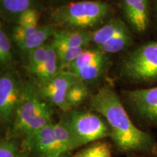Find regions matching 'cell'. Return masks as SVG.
Instances as JSON below:
<instances>
[{
	"label": "cell",
	"instance_id": "cell-1",
	"mask_svg": "<svg viewBox=\"0 0 157 157\" xmlns=\"http://www.w3.org/2000/svg\"><path fill=\"white\" fill-rule=\"evenodd\" d=\"M89 107L105 118L111 138L119 151L129 155L157 156V141L150 133L133 123L117 93L109 86L90 96Z\"/></svg>",
	"mask_w": 157,
	"mask_h": 157
},
{
	"label": "cell",
	"instance_id": "cell-2",
	"mask_svg": "<svg viewBox=\"0 0 157 157\" xmlns=\"http://www.w3.org/2000/svg\"><path fill=\"white\" fill-rule=\"evenodd\" d=\"M52 105L39 94L36 82H25L23 95L13 124L5 135L22 140L29 135L53 122Z\"/></svg>",
	"mask_w": 157,
	"mask_h": 157
},
{
	"label": "cell",
	"instance_id": "cell-3",
	"mask_svg": "<svg viewBox=\"0 0 157 157\" xmlns=\"http://www.w3.org/2000/svg\"><path fill=\"white\" fill-rule=\"evenodd\" d=\"M119 75L136 88L157 86V39L142 42L127 51L119 64Z\"/></svg>",
	"mask_w": 157,
	"mask_h": 157
},
{
	"label": "cell",
	"instance_id": "cell-4",
	"mask_svg": "<svg viewBox=\"0 0 157 157\" xmlns=\"http://www.w3.org/2000/svg\"><path fill=\"white\" fill-rule=\"evenodd\" d=\"M111 12V5L103 0L69 2L56 7L51 20L63 29L83 30L101 23Z\"/></svg>",
	"mask_w": 157,
	"mask_h": 157
},
{
	"label": "cell",
	"instance_id": "cell-5",
	"mask_svg": "<svg viewBox=\"0 0 157 157\" xmlns=\"http://www.w3.org/2000/svg\"><path fill=\"white\" fill-rule=\"evenodd\" d=\"M60 121L69 130L74 150L111 136L107 121L91 111L71 109L64 112Z\"/></svg>",
	"mask_w": 157,
	"mask_h": 157
},
{
	"label": "cell",
	"instance_id": "cell-6",
	"mask_svg": "<svg viewBox=\"0 0 157 157\" xmlns=\"http://www.w3.org/2000/svg\"><path fill=\"white\" fill-rule=\"evenodd\" d=\"M91 34L96 48L106 54L127 52L135 45V34L119 17L111 19Z\"/></svg>",
	"mask_w": 157,
	"mask_h": 157
},
{
	"label": "cell",
	"instance_id": "cell-7",
	"mask_svg": "<svg viewBox=\"0 0 157 157\" xmlns=\"http://www.w3.org/2000/svg\"><path fill=\"white\" fill-rule=\"evenodd\" d=\"M23 82L16 72L7 69L0 76V120L3 126L10 128L24 92Z\"/></svg>",
	"mask_w": 157,
	"mask_h": 157
},
{
	"label": "cell",
	"instance_id": "cell-8",
	"mask_svg": "<svg viewBox=\"0 0 157 157\" xmlns=\"http://www.w3.org/2000/svg\"><path fill=\"white\" fill-rule=\"evenodd\" d=\"M122 96L139 123L157 128V86L123 90Z\"/></svg>",
	"mask_w": 157,
	"mask_h": 157
},
{
	"label": "cell",
	"instance_id": "cell-9",
	"mask_svg": "<svg viewBox=\"0 0 157 157\" xmlns=\"http://www.w3.org/2000/svg\"><path fill=\"white\" fill-rule=\"evenodd\" d=\"M117 5L135 37L148 34L152 29L153 0H117Z\"/></svg>",
	"mask_w": 157,
	"mask_h": 157
},
{
	"label": "cell",
	"instance_id": "cell-10",
	"mask_svg": "<svg viewBox=\"0 0 157 157\" xmlns=\"http://www.w3.org/2000/svg\"><path fill=\"white\" fill-rule=\"evenodd\" d=\"M53 122L21 140L23 149L29 156L58 157L66 151L58 140Z\"/></svg>",
	"mask_w": 157,
	"mask_h": 157
},
{
	"label": "cell",
	"instance_id": "cell-11",
	"mask_svg": "<svg viewBox=\"0 0 157 157\" xmlns=\"http://www.w3.org/2000/svg\"><path fill=\"white\" fill-rule=\"evenodd\" d=\"M109 63L108 54L98 48L86 49L67 69L80 81H92L101 76Z\"/></svg>",
	"mask_w": 157,
	"mask_h": 157
},
{
	"label": "cell",
	"instance_id": "cell-12",
	"mask_svg": "<svg viewBox=\"0 0 157 157\" xmlns=\"http://www.w3.org/2000/svg\"><path fill=\"white\" fill-rule=\"evenodd\" d=\"M78 81L79 79L68 71L62 70L50 81L42 84H36L39 94L45 101L66 112L71 110L66 103L68 91Z\"/></svg>",
	"mask_w": 157,
	"mask_h": 157
},
{
	"label": "cell",
	"instance_id": "cell-13",
	"mask_svg": "<svg viewBox=\"0 0 157 157\" xmlns=\"http://www.w3.org/2000/svg\"><path fill=\"white\" fill-rule=\"evenodd\" d=\"M92 42L91 33L78 29H56L52 36L55 48H86Z\"/></svg>",
	"mask_w": 157,
	"mask_h": 157
},
{
	"label": "cell",
	"instance_id": "cell-14",
	"mask_svg": "<svg viewBox=\"0 0 157 157\" xmlns=\"http://www.w3.org/2000/svg\"><path fill=\"white\" fill-rule=\"evenodd\" d=\"M40 13L37 8H30L23 12L17 17V25L13 31V40L17 45L32 36L39 29Z\"/></svg>",
	"mask_w": 157,
	"mask_h": 157
},
{
	"label": "cell",
	"instance_id": "cell-15",
	"mask_svg": "<svg viewBox=\"0 0 157 157\" xmlns=\"http://www.w3.org/2000/svg\"><path fill=\"white\" fill-rule=\"evenodd\" d=\"M58 55L52 42L49 43L48 58L46 60L33 72L32 75L37 79V84H42L50 81L60 71Z\"/></svg>",
	"mask_w": 157,
	"mask_h": 157
},
{
	"label": "cell",
	"instance_id": "cell-16",
	"mask_svg": "<svg viewBox=\"0 0 157 157\" xmlns=\"http://www.w3.org/2000/svg\"><path fill=\"white\" fill-rule=\"evenodd\" d=\"M56 30V25L54 24H48L39 27L32 36L17 44V46L23 52L29 53L32 50L47 43L46 41L50 36H52Z\"/></svg>",
	"mask_w": 157,
	"mask_h": 157
},
{
	"label": "cell",
	"instance_id": "cell-17",
	"mask_svg": "<svg viewBox=\"0 0 157 157\" xmlns=\"http://www.w3.org/2000/svg\"><path fill=\"white\" fill-rule=\"evenodd\" d=\"M38 0H0L1 14L5 18H17L26 10L37 8Z\"/></svg>",
	"mask_w": 157,
	"mask_h": 157
},
{
	"label": "cell",
	"instance_id": "cell-18",
	"mask_svg": "<svg viewBox=\"0 0 157 157\" xmlns=\"http://www.w3.org/2000/svg\"><path fill=\"white\" fill-rule=\"evenodd\" d=\"M0 157H29L21 140L5 135L0 140Z\"/></svg>",
	"mask_w": 157,
	"mask_h": 157
},
{
	"label": "cell",
	"instance_id": "cell-19",
	"mask_svg": "<svg viewBox=\"0 0 157 157\" xmlns=\"http://www.w3.org/2000/svg\"><path fill=\"white\" fill-rule=\"evenodd\" d=\"M90 98V91L82 81H78L68 90L66 103L70 109H75Z\"/></svg>",
	"mask_w": 157,
	"mask_h": 157
},
{
	"label": "cell",
	"instance_id": "cell-20",
	"mask_svg": "<svg viewBox=\"0 0 157 157\" xmlns=\"http://www.w3.org/2000/svg\"><path fill=\"white\" fill-rule=\"evenodd\" d=\"M71 157H112L111 147L105 141H97L72 154Z\"/></svg>",
	"mask_w": 157,
	"mask_h": 157
},
{
	"label": "cell",
	"instance_id": "cell-21",
	"mask_svg": "<svg viewBox=\"0 0 157 157\" xmlns=\"http://www.w3.org/2000/svg\"><path fill=\"white\" fill-rule=\"evenodd\" d=\"M13 61L10 39L5 28L1 25L0 29V63L2 66H9Z\"/></svg>",
	"mask_w": 157,
	"mask_h": 157
},
{
	"label": "cell",
	"instance_id": "cell-22",
	"mask_svg": "<svg viewBox=\"0 0 157 157\" xmlns=\"http://www.w3.org/2000/svg\"><path fill=\"white\" fill-rule=\"evenodd\" d=\"M49 43L47 42L42 46L35 49L29 53L28 70L32 74L39 66H40L48 58Z\"/></svg>",
	"mask_w": 157,
	"mask_h": 157
},
{
	"label": "cell",
	"instance_id": "cell-23",
	"mask_svg": "<svg viewBox=\"0 0 157 157\" xmlns=\"http://www.w3.org/2000/svg\"><path fill=\"white\" fill-rule=\"evenodd\" d=\"M153 27H156L157 29V0H153L152 28Z\"/></svg>",
	"mask_w": 157,
	"mask_h": 157
},
{
	"label": "cell",
	"instance_id": "cell-24",
	"mask_svg": "<svg viewBox=\"0 0 157 157\" xmlns=\"http://www.w3.org/2000/svg\"><path fill=\"white\" fill-rule=\"evenodd\" d=\"M50 1H51L52 2H53L55 4H57L58 6L62 5H63V4L69 2H68L69 0H50Z\"/></svg>",
	"mask_w": 157,
	"mask_h": 157
},
{
	"label": "cell",
	"instance_id": "cell-25",
	"mask_svg": "<svg viewBox=\"0 0 157 157\" xmlns=\"http://www.w3.org/2000/svg\"><path fill=\"white\" fill-rule=\"evenodd\" d=\"M72 154H71L70 151H65L62 153L61 154H60L58 157H71Z\"/></svg>",
	"mask_w": 157,
	"mask_h": 157
},
{
	"label": "cell",
	"instance_id": "cell-26",
	"mask_svg": "<svg viewBox=\"0 0 157 157\" xmlns=\"http://www.w3.org/2000/svg\"><path fill=\"white\" fill-rule=\"evenodd\" d=\"M156 157H157V156H156Z\"/></svg>",
	"mask_w": 157,
	"mask_h": 157
}]
</instances>
